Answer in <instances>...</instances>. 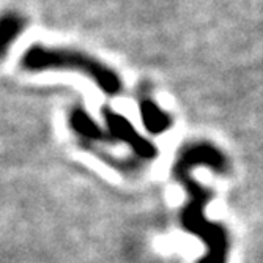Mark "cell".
<instances>
[{
    "mask_svg": "<svg viewBox=\"0 0 263 263\" xmlns=\"http://www.w3.org/2000/svg\"><path fill=\"white\" fill-rule=\"evenodd\" d=\"M21 65L27 71L71 69L90 78L106 95H117L122 90V81L114 69L95 57L71 49H55L41 44H33L24 52Z\"/></svg>",
    "mask_w": 263,
    "mask_h": 263,
    "instance_id": "cell-1",
    "label": "cell"
},
{
    "mask_svg": "<svg viewBox=\"0 0 263 263\" xmlns=\"http://www.w3.org/2000/svg\"><path fill=\"white\" fill-rule=\"evenodd\" d=\"M104 118H106V126H107V134L110 140H122L126 145L133 148V152L140 156L150 159L155 156V147L148 140L140 137L133 125L126 120V118L117 112H112L109 109H104Z\"/></svg>",
    "mask_w": 263,
    "mask_h": 263,
    "instance_id": "cell-2",
    "label": "cell"
},
{
    "mask_svg": "<svg viewBox=\"0 0 263 263\" xmlns=\"http://www.w3.org/2000/svg\"><path fill=\"white\" fill-rule=\"evenodd\" d=\"M27 22L17 11L0 14V59L5 57L13 43L26 30Z\"/></svg>",
    "mask_w": 263,
    "mask_h": 263,
    "instance_id": "cell-3",
    "label": "cell"
},
{
    "mask_svg": "<svg viewBox=\"0 0 263 263\" xmlns=\"http://www.w3.org/2000/svg\"><path fill=\"white\" fill-rule=\"evenodd\" d=\"M69 125L73 128V131L76 134H79L81 137H87L91 140H100V142H109V134L107 131L101 129L97 122L88 115V112H85L84 109L78 107L71 112L69 115Z\"/></svg>",
    "mask_w": 263,
    "mask_h": 263,
    "instance_id": "cell-4",
    "label": "cell"
},
{
    "mask_svg": "<svg viewBox=\"0 0 263 263\" xmlns=\"http://www.w3.org/2000/svg\"><path fill=\"white\" fill-rule=\"evenodd\" d=\"M142 122L150 133H161L169 126V118L161 112L152 101H143L140 104Z\"/></svg>",
    "mask_w": 263,
    "mask_h": 263,
    "instance_id": "cell-5",
    "label": "cell"
}]
</instances>
